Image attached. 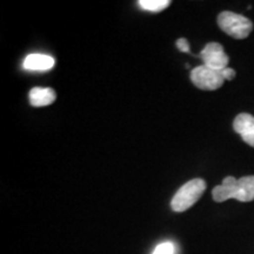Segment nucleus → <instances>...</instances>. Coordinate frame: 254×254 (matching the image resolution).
Here are the masks:
<instances>
[{"mask_svg":"<svg viewBox=\"0 0 254 254\" xmlns=\"http://www.w3.org/2000/svg\"><path fill=\"white\" fill-rule=\"evenodd\" d=\"M177 47L182 52H190V44L185 38H180V39L177 40Z\"/></svg>","mask_w":254,"mask_h":254,"instance_id":"nucleus-11","label":"nucleus"},{"mask_svg":"<svg viewBox=\"0 0 254 254\" xmlns=\"http://www.w3.org/2000/svg\"><path fill=\"white\" fill-rule=\"evenodd\" d=\"M221 74H222V77H224L225 80H233V79L236 78V71H234L233 68H230V67H226V68L222 69Z\"/></svg>","mask_w":254,"mask_h":254,"instance_id":"nucleus-12","label":"nucleus"},{"mask_svg":"<svg viewBox=\"0 0 254 254\" xmlns=\"http://www.w3.org/2000/svg\"><path fill=\"white\" fill-rule=\"evenodd\" d=\"M204 65L207 67H211L217 71H222L224 68L227 67L228 56L225 53L224 47L218 43H209L205 46V49L200 53Z\"/></svg>","mask_w":254,"mask_h":254,"instance_id":"nucleus-5","label":"nucleus"},{"mask_svg":"<svg viewBox=\"0 0 254 254\" xmlns=\"http://www.w3.org/2000/svg\"><path fill=\"white\" fill-rule=\"evenodd\" d=\"M57 99V94L53 88L34 87L30 91V103L34 107H44L53 104Z\"/></svg>","mask_w":254,"mask_h":254,"instance_id":"nucleus-7","label":"nucleus"},{"mask_svg":"<svg viewBox=\"0 0 254 254\" xmlns=\"http://www.w3.org/2000/svg\"><path fill=\"white\" fill-rule=\"evenodd\" d=\"M214 201L222 202L228 199H237L241 202L254 200V176L243 177L236 179L234 177H226L220 185L212 190Z\"/></svg>","mask_w":254,"mask_h":254,"instance_id":"nucleus-1","label":"nucleus"},{"mask_svg":"<svg viewBox=\"0 0 254 254\" xmlns=\"http://www.w3.org/2000/svg\"><path fill=\"white\" fill-rule=\"evenodd\" d=\"M233 128L243 140L254 147V117L249 113H241L234 119Z\"/></svg>","mask_w":254,"mask_h":254,"instance_id":"nucleus-6","label":"nucleus"},{"mask_svg":"<svg viewBox=\"0 0 254 254\" xmlns=\"http://www.w3.org/2000/svg\"><path fill=\"white\" fill-rule=\"evenodd\" d=\"M205 190V180L199 179V178L190 180L189 183L184 184L174 194L172 201H171V207L174 212H185L201 198Z\"/></svg>","mask_w":254,"mask_h":254,"instance_id":"nucleus-2","label":"nucleus"},{"mask_svg":"<svg viewBox=\"0 0 254 254\" xmlns=\"http://www.w3.org/2000/svg\"><path fill=\"white\" fill-rule=\"evenodd\" d=\"M190 80L200 90L215 91L224 85L225 79L222 77L221 71L201 65L192 69Z\"/></svg>","mask_w":254,"mask_h":254,"instance_id":"nucleus-4","label":"nucleus"},{"mask_svg":"<svg viewBox=\"0 0 254 254\" xmlns=\"http://www.w3.org/2000/svg\"><path fill=\"white\" fill-rule=\"evenodd\" d=\"M152 254H174V246L172 243H163L155 247Z\"/></svg>","mask_w":254,"mask_h":254,"instance_id":"nucleus-10","label":"nucleus"},{"mask_svg":"<svg viewBox=\"0 0 254 254\" xmlns=\"http://www.w3.org/2000/svg\"><path fill=\"white\" fill-rule=\"evenodd\" d=\"M218 25L225 33L236 39H245L253 30V24L249 18L228 11L219 14Z\"/></svg>","mask_w":254,"mask_h":254,"instance_id":"nucleus-3","label":"nucleus"},{"mask_svg":"<svg viewBox=\"0 0 254 254\" xmlns=\"http://www.w3.org/2000/svg\"><path fill=\"white\" fill-rule=\"evenodd\" d=\"M55 66V59L46 55H30L24 60V67L28 71H47Z\"/></svg>","mask_w":254,"mask_h":254,"instance_id":"nucleus-8","label":"nucleus"},{"mask_svg":"<svg viewBox=\"0 0 254 254\" xmlns=\"http://www.w3.org/2000/svg\"><path fill=\"white\" fill-rule=\"evenodd\" d=\"M138 4L147 11L161 12L171 5V1L170 0H139Z\"/></svg>","mask_w":254,"mask_h":254,"instance_id":"nucleus-9","label":"nucleus"}]
</instances>
